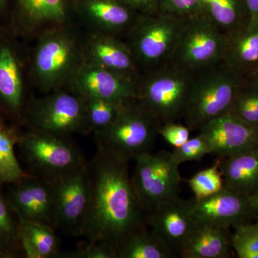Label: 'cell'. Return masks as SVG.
<instances>
[{"label": "cell", "instance_id": "16", "mask_svg": "<svg viewBox=\"0 0 258 258\" xmlns=\"http://www.w3.org/2000/svg\"><path fill=\"white\" fill-rule=\"evenodd\" d=\"M71 4L88 31L123 40L140 15L125 0H72Z\"/></svg>", "mask_w": 258, "mask_h": 258}, {"label": "cell", "instance_id": "38", "mask_svg": "<svg viewBox=\"0 0 258 258\" xmlns=\"http://www.w3.org/2000/svg\"><path fill=\"white\" fill-rule=\"evenodd\" d=\"M249 15L247 28L258 27V0H244Z\"/></svg>", "mask_w": 258, "mask_h": 258}, {"label": "cell", "instance_id": "7", "mask_svg": "<svg viewBox=\"0 0 258 258\" xmlns=\"http://www.w3.org/2000/svg\"><path fill=\"white\" fill-rule=\"evenodd\" d=\"M22 125L28 132L70 138L89 134L84 98L67 86L30 99Z\"/></svg>", "mask_w": 258, "mask_h": 258}, {"label": "cell", "instance_id": "39", "mask_svg": "<svg viewBox=\"0 0 258 258\" xmlns=\"http://www.w3.org/2000/svg\"><path fill=\"white\" fill-rule=\"evenodd\" d=\"M248 202L252 211L254 212V215L258 218V190L253 195L249 197Z\"/></svg>", "mask_w": 258, "mask_h": 258}, {"label": "cell", "instance_id": "11", "mask_svg": "<svg viewBox=\"0 0 258 258\" xmlns=\"http://www.w3.org/2000/svg\"><path fill=\"white\" fill-rule=\"evenodd\" d=\"M20 53L10 35L0 32V115L17 126L23 123L30 101Z\"/></svg>", "mask_w": 258, "mask_h": 258}, {"label": "cell", "instance_id": "3", "mask_svg": "<svg viewBox=\"0 0 258 258\" xmlns=\"http://www.w3.org/2000/svg\"><path fill=\"white\" fill-rule=\"evenodd\" d=\"M185 21L161 11L139 15L123 40L142 74L171 63Z\"/></svg>", "mask_w": 258, "mask_h": 258}, {"label": "cell", "instance_id": "33", "mask_svg": "<svg viewBox=\"0 0 258 258\" xmlns=\"http://www.w3.org/2000/svg\"><path fill=\"white\" fill-rule=\"evenodd\" d=\"M171 153L173 160L179 166L186 161H201L205 156L211 154V151L207 141L198 134Z\"/></svg>", "mask_w": 258, "mask_h": 258}, {"label": "cell", "instance_id": "41", "mask_svg": "<svg viewBox=\"0 0 258 258\" xmlns=\"http://www.w3.org/2000/svg\"><path fill=\"white\" fill-rule=\"evenodd\" d=\"M8 5V0H0V14H3L7 10Z\"/></svg>", "mask_w": 258, "mask_h": 258}, {"label": "cell", "instance_id": "10", "mask_svg": "<svg viewBox=\"0 0 258 258\" xmlns=\"http://www.w3.org/2000/svg\"><path fill=\"white\" fill-rule=\"evenodd\" d=\"M227 36L205 12L186 19L171 63L197 74L222 63Z\"/></svg>", "mask_w": 258, "mask_h": 258}, {"label": "cell", "instance_id": "5", "mask_svg": "<svg viewBox=\"0 0 258 258\" xmlns=\"http://www.w3.org/2000/svg\"><path fill=\"white\" fill-rule=\"evenodd\" d=\"M244 78L223 63L195 74L184 119L191 130L228 113Z\"/></svg>", "mask_w": 258, "mask_h": 258}, {"label": "cell", "instance_id": "4", "mask_svg": "<svg viewBox=\"0 0 258 258\" xmlns=\"http://www.w3.org/2000/svg\"><path fill=\"white\" fill-rule=\"evenodd\" d=\"M195 74L172 63L142 74L135 101L159 124L184 118Z\"/></svg>", "mask_w": 258, "mask_h": 258}, {"label": "cell", "instance_id": "18", "mask_svg": "<svg viewBox=\"0 0 258 258\" xmlns=\"http://www.w3.org/2000/svg\"><path fill=\"white\" fill-rule=\"evenodd\" d=\"M83 59L138 83L142 72L124 40L88 31L83 36Z\"/></svg>", "mask_w": 258, "mask_h": 258}, {"label": "cell", "instance_id": "12", "mask_svg": "<svg viewBox=\"0 0 258 258\" xmlns=\"http://www.w3.org/2000/svg\"><path fill=\"white\" fill-rule=\"evenodd\" d=\"M52 184L57 228L79 237L91 197L88 162L56 180Z\"/></svg>", "mask_w": 258, "mask_h": 258}, {"label": "cell", "instance_id": "37", "mask_svg": "<svg viewBox=\"0 0 258 258\" xmlns=\"http://www.w3.org/2000/svg\"><path fill=\"white\" fill-rule=\"evenodd\" d=\"M139 14L157 13L160 8V0H125Z\"/></svg>", "mask_w": 258, "mask_h": 258}, {"label": "cell", "instance_id": "22", "mask_svg": "<svg viewBox=\"0 0 258 258\" xmlns=\"http://www.w3.org/2000/svg\"><path fill=\"white\" fill-rule=\"evenodd\" d=\"M224 188L249 198L258 190V149L221 158Z\"/></svg>", "mask_w": 258, "mask_h": 258}, {"label": "cell", "instance_id": "36", "mask_svg": "<svg viewBox=\"0 0 258 258\" xmlns=\"http://www.w3.org/2000/svg\"><path fill=\"white\" fill-rule=\"evenodd\" d=\"M60 257L67 258H116V254L111 249L99 243L88 242L76 251L61 254Z\"/></svg>", "mask_w": 258, "mask_h": 258}, {"label": "cell", "instance_id": "2", "mask_svg": "<svg viewBox=\"0 0 258 258\" xmlns=\"http://www.w3.org/2000/svg\"><path fill=\"white\" fill-rule=\"evenodd\" d=\"M83 60V36L72 24L54 27L37 35L30 74L37 88L47 94L66 86Z\"/></svg>", "mask_w": 258, "mask_h": 258}, {"label": "cell", "instance_id": "1", "mask_svg": "<svg viewBox=\"0 0 258 258\" xmlns=\"http://www.w3.org/2000/svg\"><path fill=\"white\" fill-rule=\"evenodd\" d=\"M91 197L79 237L106 246L116 254L132 234L146 227L129 174L128 161L97 149L88 161Z\"/></svg>", "mask_w": 258, "mask_h": 258}, {"label": "cell", "instance_id": "14", "mask_svg": "<svg viewBox=\"0 0 258 258\" xmlns=\"http://www.w3.org/2000/svg\"><path fill=\"white\" fill-rule=\"evenodd\" d=\"M66 86L85 98L124 103L137 96V82L84 59Z\"/></svg>", "mask_w": 258, "mask_h": 258}, {"label": "cell", "instance_id": "40", "mask_svg": "<svg viewBox=\"0 0 258 258\" xmlns=\"http://www.w3.org/2000/svg\"><path fill=\"white\" fill-rule=\"evenodd\" d=\"M246 81L258 90V69L245 78Z\"/></svg>", "mask_w": 258, "mask_h": 258}, {"label": "cell", "instance_id": "6", "mask_svg": "<svg viewBox=\"0 0 258 258\" xmlns=\"http://www.w3.org/2000/svg\"><path fill=\"white\" fill-rule=\"evenodd\" d=\"M159 122L135 101L125 102L114 121L94 132L97 149L128 162L151 152L159 136Z\"/></svg>", "mask_w": 258, "mask_h": 258}, {"label": "cell", "instance_id": "34", "mask_svg": "<svg viewBox=\"0 0 258 258\" xmlns=\"http://www.w3.org/2000/svg\"><path fill=\"white\" fill-rule=\"evenodd\" d=\"M159 11L187 19L204 11L203 0H160Z\"/></svg>", "mask_w": 258, "mask_h": 258}, {"label": "cell", "instance_id": "35", "mask_svg": "<svg viewBox=\"0 0 258 258\" xmlns=\"http://www.w3.org/2000/svg\"><path fill=\"white\" fill-rule=\"evenodd\" d=\"M190 131L191 129L186 125L177 122H169L159 126V135L161 136L168 144L176 149L189 140Z\"/></svg>", "mask_w": 258, "mask_h": 258}, {"label": "cell", "instance_id": "27", "mask_svg": "<svg viewBox=\"0 0 258 258\" xmlns=\"http://www.w3.org/2000/svg\"><path fill=\"white\" fill-rule=\"evenodd\" d=\"M164 241L147 226L132 234L120 247L117 258H174Z\"/></svg>", "mask_w": 258, "mask_h": 258}, {"label": "cell", "instance_id": "8", "mask_svg": "<svg viewBox=\"0 0 258 258\" xmlns=\"http://www.w3.org/2000/svg\"><path fill=\"white\" fill-rule=\"evenodd\" d=\"M18 147L28 174L53 183L88 161L70 137L21 132Z\"/></svg>", "mask_w": 258, "mask_h": 258}, {"label": "cell", "instance_id": "32", "mask_svg": "<svg viewBox=\"0 0 258 258\" xmlns=\"http://www.w3.org/2000/svg\"><path fill=\"white\" fill-rule=\"evenodd\" d=\"M231 235L232 248L239 258H258V220L234 228Z\"/></svg>", "mask_w": 258, "mask_h": 258}, {"label": "cell", "instance_id": "21", "mask_svg": "<svg viewBox=\"0 0 258 258\" xmlns=\"http://www.w3.org/2000/svg\"><path fill=\"white\" fill-rule=\"evenodd\" d=\"M230 228L195 222L181 248L182 258H229L233 248Z\"/></svg>", "mask_w": 258, "mask_h": 258}, {"label": "cell", "instance_id": "15", "mask_svg": "<svg viewBox=\"0 0 258 258\" xmlns=\"http://www.w3.org/2000/svg\"><path fill=\"white\" fill-rule=\"evenodd\" d=\"M69 0H15L11 30L14 35H38L47 29L71 23Z\"/></svg>", "mask_w": 258, "mask_h": 258}, {"label": "cell", "instance_id": "28", "mask_svg": "<svg viewBox=\"0 0 258 258\" xmlns=\"http://www.w3.org/2000/svg\"><path fill=\"white\" fill-rule=\"evenodd\" d=\"M21 251L18 217L0 193V257H15Z\"/></svg>", "mask_w": 258, "mask_h": 258}, {"label": "cell", "instance_id": "30", "mask_svg": "<svg viewBox=\"0 0 258 258\" xmlns=\"http://www.w3.org/2000/svg\"><path fill=\"white\" fill-rule=\"evenodd\" d=\"M221 158L217 157L213 165L198 171L187 180L195 200L212 196L224 189V179L220 169Z\"/></svg>", "mask_w": 258, "mask_h": 258}, {"label": "cell", "instance_id": "24", "mask_svg": "<svg viewBox=\"0 0 258 258\" xmlns=\"http://www.w3.org/2000/svg\"><path fill=\"white\" fill-rule=\"evenodd\" d=\"M19 236L22 250L27 257H61L58 237L52 227L19 220Z\"/></svg>", "mask_w": 258, "mask_h": 258}, {"label": "cell", "instance_id": "25", "mask_svg": "<svg viewBox=\"0 0 258 258\" xmlns=\"http://www.w3.org/2000/svg\"><path fill=\"white\" fill-rule=\"evenodd\" d=\"M204 12L227 36L247 27L249 15L244 0H203Z\"/></svg>", "mask_w": 258, "mask_h": 258}, {"label": "cell", "instance_id": "26", "mask_svg": "<svg viewBox=\"0 0 258 258\" xmlns=\"http://www.w3.org/2000/svg\"><path fill=\"white\" fill-rule=\"evenodd\" d=\"M7 121L0 115V183L10 184L28 173L23 170L15 154L21 132L18 126Z\"/></svg>", "mask_w": 258, "mask_h": 258}, {"label": "cell", "instance_id": "20", "mask_svg": "<svg viewBox=\"0 0 258 258\" xmlns=\"http://www.w3.org/2000/svg\"><path fill=\"white\" fill-rule=\"evenodd\" d=\"M192 202L179 197L158 207L147 216L151 230L164 241L176 257H179L195 224L191 213Z\"/></svg>", "mask_w": 258, "mask_h": 258}, {"label": "cell", "instance_id": "31", "mask_svg": "<svg viewBox=\"0 0 258 258\" xmlns=\"http://www.w3.org/2000/svg\"><path fill=\"white\" fill-rule=\"evenodd\" d=\"M229 113L258 128V90L245 79L236 93Z\"/></svg>", "mask_w": 258, "mask_h": 258}, {"label": "cell", "instance_id": "29", "mask_svg": "<svg viewBox=\"0 0 258 258\" xmlns=\"http://www.w3.org/2000/svg\"><path fill=\"white\" fill-rule=\"evenodd\" d=\"M83 98L89 133H94L97 131L106 128L113 123L125 103L108 101L101 98L85 97Z\"/></svg>", "mask_w": 258, "mask_h": 258}, {"label": "cell", "instance_id": "13", "mask_svg": "<svg viewBox=\"0 0 258 258\" xmlns=\"http://www.w3.org/2000/svg\"><path fill=\"white\" fill-rule=\"evenodd\" d=\"M10 184L7 200L18 220L36 222L57 230L52 183L28 174Z\"/></svg>", "mask_w": 258, "mask_h": 258}, {"label": "cell", "instance_id": "9", "mask_svg": "<svg viewBox=\"0 0 258 258\" xmlns=\"http://www.w3.org/2000/svg\"><path fill=\"white\" fill-rule=\"evenodd\" d=\"M134 161L132 184L147 216L163 204L179 198V166L173 160L171 152L146 153Z\"/></svg>", "mask_w": 258, "mask_h": 258}, {"label": "cell", "instance_id": "23", "mask_svg": "<svg viewBox=\"0 0 258 258\" xmlns=\"http://www.w3.org/2000/svg\"><path fill=\"white\" fill-rule=\"evenodd\" d=\"M222 63L242 77L258 69V27L245 28L227 36Z\"/></svg>", "mask_w": 258, "mask_h": 258}, {"label": "cell", "instance_id": "19", "mask_svg": "<svg viewBox=\"0 0 258 258\" xmlns=\"http://www.w3.org/2000/svg\"><path fill=\"white\" fill-rule=\"evenodd\" d=\"M191 213L197 223L235 228L256 217L248 198L225 189L208 198L193 199Z\"/></svg>", "mask_w": 258, "mask_h": 258}, {"label": "cell", "instance_id": "17", "mask_svg": "<svg viewBox=\"0 0 258 258\" xmlns=\"http://www.w3.org/2000/svg\"><path fill=\"white\" fill-rule=\"evenodd\" d=\"M211 154L225 158L258 149V128L230 113L210 120L199 130Z\"/></svg>", "mask_w": 258, "mask_h": 258}]
</instances>
